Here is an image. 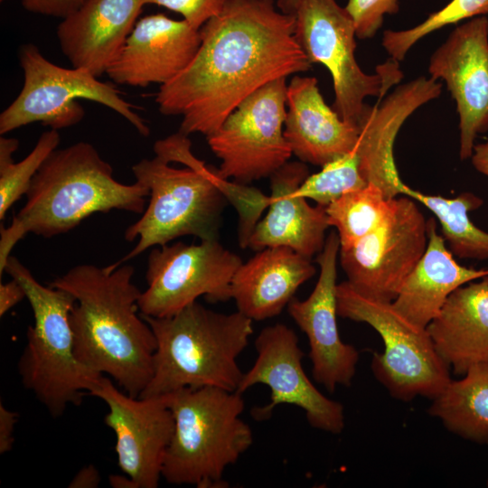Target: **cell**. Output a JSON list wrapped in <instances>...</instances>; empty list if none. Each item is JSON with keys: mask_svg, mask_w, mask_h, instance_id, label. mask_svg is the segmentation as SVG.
I'll return each mask as SVG.
<instances>
[{"mask_svg": "<svg viewBox=\"0 0 488 488\" xmlns=\"http://www.w3.org/2000/svg\"><path fill=\"white\" fill-rule=\"evenodd\" d=\"M200 35L192 61L155 96L162 114L182 116L187 136L212 134L253 92L312 67L296 39L294 14L274 0H226Z\"/></svg>", "mask_w": 488, "mask_h": 488, "instance_id": "1", "label": "cell"}, {"mask_svg": "<svg viewBox=\"0 0 488 488\" xmlns=\"http://www.w3.org/2000/svg\"><path fill=\"white\" fill-rule=\"evenodd\" d=\"M154 151V158L132 166L136 182L149 191L147 207L124 234L127 241L137 242L121 259L107 266L108 270L183 236L217 240L228 202L243 212L256 201V188L222 178L217 169L192 155L190 139L180 131L156 141Z\"/></svg>", "mask_w": 488, "mask_h": 488, "instance_id": "2", "label": "cell"}, {"mask_svg": "<svg viewBox=\"0 0 488 488\" xmlns=\"http://www.w3.org/2000/svg\"><path fill=\"white\" fill-rule=\"evenodd\" d=\"M134 273L127 264L113 270L81 264L49 286L76 298L69 320L78 361L137 398L152 378L156 341L137 314L142 291L132 283Z\"/></svg>", "mask_w": 488, "mask_h": 488, "instance_id": "3", "label": "cell"}, {"mask_svg": "<svg viewBox=\"0 0 488 488\" xmlns=\"http://www.w3.org/2000/svg\"><path fill=\"white\" fill-rule=\"evenodd\" d=\"M26 202L7 228H1L0 275L14 245L33 233L52 238L96 212L143 213L148 189L116 180L112 166L88 142L55 149L33 177Z\"/></svg>", "mask_w": 488, "mask_h": 488, "instance_id": "4", "label": "cell"}, {"mask_svg": "<svg viewBox=\"0 0 488 488\" xmlns=\"http://www.w3.org/2000/svg\"><path fill=\"white\" fill-rule=\"evenodd\" d=\"M141 316L153 330L156 350L152 378L139 397L184 388L237 391L244 374L238 357L253 333V320L239 311L215 312L197 301L172 316Z\"/></svg>", "mask_w": 488, "mask_h": 488, "instance_id": "5", "label": "cell"}, {"mask_svg": "<svg viewBox=\"0 0 488 488\" xmlns=\"http://www.w3.org/2000/svg\"><path fill=\"white\" fill-rule=\"evenodd\" d=\"M174 428L162 477L171 484L226 488V468L253 444L241 418L243 394L215 387L184 388L168 394Z\"/></svg>", "mask_w": 488, "mask_h": 488, "instance_id": "6", "label": "cell"}, {"mask_svg": "<svg viewBox=\"0 0 488 488\" xmlns=\"http://www.w3.org/2000/svg\"><path fill=\"white\" fill-rule=\"evenodd\" d=\"M4 272L23 286L33 314L17 363L21 381L52 417H61L68 406L80 405L104 376L75 356L69 317L76 298L67 290L40 284L12 255Z\"/></svg>", "mask_w": 488, "mask_h": 488, "instance_id": "7", "label": "cell"}, {"mask_svg": "<svg viewBox=\"0 0 488 488\" xmlns=\"http://www.w3.org/2000/svg\"><path fill=\"white\" fill-rule=\"evenodd\" d=\"M336 297L340 317L366 323L380 335L384 350L373 354L371 370L393 398L433 400L444 391L452 380L449 367L436 352L427 327L411 322L392 302L360 293L347 280L337 285Z\"/></svg>", "mask_w": 488, "mask_h": 488, "instance_id": "8", "label": "cell"}, {"mask_svg": "<svg viewBox=\"0 0 488 488\" xmlns=\"http://www.w3.org/2000/svg\"><path fill=\"white\" fill-rule=\"evenodd\" d=\"M18 58L23 71V88L15 99L0 114V135L31 123L40 122L52 129L80 123L85 111L78 99H88L114 110L143 136L149 127L125 100L117 88L98 80L82 68H63L47 60L33 44L22 45Z\"/></svg>", "mask_w": 488, "mask_h": 488, "instance_id": "9", "label": "cell"}, {"mask_svg": "<svg viewBox=\"0 0 488 488\" xmlns=\"http://www.w3.org/2000/svg\"><path fill=\"white\" fill-rule=\"evenodd\" d=\"M295 36L308 61L324 65L333 79V109L358 125L367 97L384 98L403 77L399 61L390 58L365 73L355 58L356 29L345 7L336 0H298L293 12Z\"/></svg>", "mask_w": 488, "mask_h": 488, "instance_id": "10", "label": "cell"}, {"mask_svg": "<svg viewBox=\"0 0 488 488\" xmlns=\"http://www.w3.org/2000/svg\"><path fill=\"white\" fill-rule=\"evenodd\" d=\"M286 79H278L246 98L206 136L221 160L218 174L248 184L270 177L286 164L292 151L284 135L286 115Z\"/></svg>", "mask_w": 488, "mask_h": 488, "instance_id": "11", "label": "cell"}, {"mask_svg": "<svg viewBox=\"0 0 488 488\" xmlns=\"http://www.w3.org/2000/svg\"><path fill=\"white\" fill-rule=\"evenodd\" d=\"M241 263L240 257L219 239L159 246L148 255L147 286L138 300L140 314L172 316L200 296L211 303L228 301L232 277Z\"/></svg>", "mask_w": 488, "mask_h": 488, "instance_id": "12", "label": "cell"}, {"mask_svg": "<svg viewBox=\"0 0 488 488\" xmlns=\"http://www.w3.org/2000/svg\"><path fill=\"white\" fill-rule=\"evenodd\" d=\"M427 220L413 199L395 197L384 221L351 246L340 248L347 281L360 293L393 302L427 245Z\"/></svg>", "mask_w": 488, "mask_h": 488, "instance_id": "13", "label": "cell"}, {"mask_svg": "<svg viewBox=\"0 0 488 488\" xmlns=\"http://www.w3.org/2000/svg\"><path fill=\"white\" fill-rule=\"evenodd\" d=\"M257 358L244 372L237 392L243 394L257 384L270 389V401L252 410L255 420L268 419L275 408L287 404L302 408L311 427L340 434L344 428L343 406L325 397L308 379L303 368L304 352L296 333L284 324L263 328L255 340Z\"/></svg>", "mask_w": 488, "mask_h": 488, "instance_id": "14", "label": "cell"}, {"mask_svg": "<svg viewBox=\"0 0 488 488\" xmlns=\"http://www.w3.org/2000/svg\"><path fill=\"white\" fill-rule=\"evenodd\" d=\"M90 395L108 408L104 423L115 433L121 471L136 488H156L174 428L167 396L132 397L106 375Z\"/></svg>", "mask_w": 488, "mask_h": 488, "instance_id": "15", "label": "cell"}, {"mask_svg": "<svg viewBox=\"0 0 488 488\" xmlns=\"http://www.w3.org/2000/svg\"><path fill=\"white\" fill-rule=\"evenodd\" d=\"M428 73L446 84L459 116V155L471 158L478 135L488 131V18L457 25L431 55Z\"/></svg>", "mask_w": 488, "mask_h": 488, "instance_id": "16", "label": "cell"}, {"mask_svg": "<svg viewBox=\"0 0 488 488\" xmlns=\"http://www.w3.org/2000/svg\"><path fill=\"white\" fill-rule=\"evenodd\" d=\"M339 252L338 234L331 231L315 259L320 273L314 290L306 299L294 296L287 305L288 314L307 337L313 378L329 392L351 386L359 361V352L342 341L337 325Z\"/></svg>", "mask_w": 488, "mask_h": 488, "instance_id": "17", "label": "cell"}, {"mask_svg": "<svg viewBox=\"0 0 488 488\" xmlns=\"http://www.w3.org/2000/svg\"><path fill=\"white\" fill-rule=\"evenodd\" d=\"M441 92V83L421 76L398 86L374 106L366 105L361 114L354 147L360 170L368 183L380 188L389 199L401 194L405 183L394 160L398 133L418 108L436 99Z\"/></svg>", "mask_w": 488, "mask_h": 488, "instance_id": "18", "label": "cell"}, {"mask_svg": "<svg viewBox=\"0 0 488 488\" xmlns=\"http://www.w3.org/2000/svg\"><path fill=\"white\" fill-rule=\"evenodd\" d=\"M200 44V30L184 19L146 15L136 22L106 74L119 85H164L190 64Z\"/></svg>", "mask_w": 488, "mask_h": 488, "instance_id": "19", "label": "cell"}, {"mask_svg": "<svg viewBox=\"0 0 488 488\" xmlns=\"http://www.w3.org/2000/svg\"><path fill=\"white\" fill-rule=\"evenodd\" d=\"M308 175L305 163L287 162L270 176L269 209L256 224L248 247L257 251L287 247L309 258L321 252L330 227L325 207H313L296 192Z\"/></svg>", "mask_w": 488, "mask_h": 488, "instance_id": "20", "label": "cell"}, {"mask_svg": "<svg viewBox=\"0 0 488 488\" xmlns=\"http://www.w3.org/2000/svg\"><path fill=\"white\" fill-rule=\"evenodd\" d=\"M143 0H84L59 23L61 50L72 67L107 73L132 32Z\"/></svg>", "mask_w": 488, "mask_h": 488, "instance_id": "21", "label": "cell"}, {"mask_svg": "<svg viewBox=\"0 0 488 488\" xmlns=\"http://www.w3.org/2000/svg\"><path fill=\"white\" fill-rule=\"evenodd\" d=\"M357 124L343 120L324 101L314 77L295 75L286 89L284 135L301 162L323 166L352 152Z\"/></svg>", "mask_w": 488, "mask_h": 488, "instance_id": "22", "label": "cell"}, {"mask_svg": "<svg viewBox=\"0 0 488 488\" xmlns=\"http://www.w3.org/2000/svg\"><path fill=\"white\" fill-rule=\"evenodd\" d=\"M315 272L309 258L290 248H266L238 267L230 296L239 313L253 321L267 320L278 315Z\"/></svg>", "mask_w": 488, "mask_h": 488, "instance_id": "23", "label": "cell"}, {"mask_svg": "<svg viewBox=\"0 0 488 488\" xmlns=\"http://www.w3.org/2000/svg\"><path fill=\"white\" fill-rule=\"evenodd\" d=\"M427 330L436 352L456 375L488 361V276L455 290Z\"/></svg>", "mask_w": 488, "mask_h": 488, "instance_id": "24", "label": "cell"}, {"mask_svg": "<svg viewBox=\"0 0 488 488\" xmlns=\"http://www.w3.org/2000/svg\"><path fill=\"white\" fill-rule=\"evenodd\" d=\"M427 236L424 254L392 302L403 315L422 327L437 315L455 290L488 276V268L467 267L454 258L432 218L427 220Z\"/></svg>", "mask_w": 488, "mask_h": 488, "instance_id": "25", "label": "cell"}, {"mask_svg": "<svg viewBox=\"0 0 488 488\" xmlns=\"http://www.w3.org/2000/svg\"><path fill=\"white\" fill-rule=\"evenodd\" d=\"M428 413L450 432L488 444V361L472 366L433 399Z\"/></svg>", "mask_w": 488, "mask_h": 488, "instance_id": "26", "label": "cell"}, {"mask_svg": "<svg viewBox=\"0 0 488 488\" xmlns=\"http://www.w3.org/2000/svg\"><path fill=\"white\" fill-rule=\"evenodd\" d=\"M401 194L421 203L440 223L442 236L449 249L462 258L488 259V232L470 220L469 212L481 207L483 201L473 192H461L455 198L430 195L415 190L406 183Z\"/></svg>", "mask_w": 488, "mask_h": 488, "instance_id": "27", "label": "cell"}, {"mask_svg": "<svg viewBox=\"0 0 488 488\" xmlns=\"http://www.w3.org/2000/svg\"><path fill=\"white\" fill-rule=\"evenodd\" d=\"M394 198H388L378 186H366L346 192L325 207L330 226L337 230L340 248L362 239L388 217Z\"/></svg>", "mask_w": 488, "mask_h": 488, "instance_id": "28", "label": "cell"}, {"mask_svg": "<svg viewBox=\"0 0 488 488\" xmlns=\"http://www.w3.org/2000/svg\"><path fill=\"white\" fill-rule=\"evenodd\" d=\"M485 14H488V0H451L414 27L401 31L386 30L381 44L390 58L400 61L423 37L446 25Z\"/></svg>", "mask_w": 488, "mask_h": 488, "instance_id": "29", "label": "cell"}, {"mask_svg": "<svg viewBox=\"0 0 488 488\" xmlns=\"http://www.w3.org/2000/svg\"><path fill=\"white\" fill-rule=\"evenodd\" d=\"M369 184L363 178L354 149L322 166L309 174L297 188V194L327 207L348 192Z\"/></svg>", "mask_w": 488, "mask_h": 488, "instance_id": "30", "label": "cell"}, {"mask_svg": "<svg viewBox=\"0 0 488 488\" xmlns=\"http://www.w3.org/2000/svg\"><path fill=\"white\" fill-rule=\"evenodd\" d=\"M58 130L43 132L33 150L18 163L13 158L0 160V220L5 218L7 211L23 194H26L32 181L42 164L60 144Z\"/></svg>", "mask_w": 488, "mask_h": 488, "instance_id": "31", "label": "cell"}, {"mask_svg": "<svg viewBox=\"0 0 488 488\" xmlns=\"http://www.w3.org/2000/svg\"><path fill=\"white\" fill-rule=\"evenodd\" d=\"M345 9L352 16L356 37L372 38L381 27L386 14L399 12V0H348Z\"/></svg>", "mask_w": 488, "mask_h": 488, "instance_id": "32", "label": "cell"}, {"mask_svg": "<svg viewBox=\"0 0 488 488\" xmlns=\"http://www.w3.org/2000/svg\"><path fill=\"white\" fill-rule=\"evenodd\" d=\"M144 5H156L180 14L193 28H200L218 15L226 0H143Z\"/></svg>", "mask_w": 488, "mask_h": 488, "instance_id": "33", "label": "cell"}, {"mask_svg": "<svg viewBox=\"0 0 488 488\" xmlns=\"http://www.w3.org/2000/svg\"><path fill=\"white\" fill-rule=\"evenodd\" d=\"M84 0H22L23 7L31 13L65 18L75 12Z\"/></svg>", "mask_w": 488, "mask_h": 488, "instance_id": "34", "label": "cell"}, {"mask_svg": "<svg viewBox=\"0 0 488 488\" xmlns=\"http://www.w3.org/2000/svg\"><path fill=\"white\" fill-rule=\"evenodd\" d=\"M18 414L0 405V454L12 450L14 437V430L17 422Z\"/></svg>", "mask_w": 488, "mask_h": 488, "instance_id": "35", "label": "cell"}, {"mask_svg": "<svg viewBox=\"0 0 488 488\" xmlns=\"http://www.w3.org/2000/svg\"><path fill=\"white\" fill-rule=\"evenodd\" d=\"M26 298L23 286L14 278L0 284V316H4L11 308Z\"/></svg>", "mask_w": 488, "mask_h": 488, "instance_id": "36", "label": "cell"}, {"mask_svg": "<svg viewBox=\"0 0 488 488\" xmlns=\"http://www.w3.org/2000/svg\"><path fill=\"white\" fill-rule=\"evenodd\" d=\"M99 482V470L93 465H89L77 473L68 486L70 488H96Z\"/></svg>", "mask_w": 488, "mask_h": 488, "instance_id": "37", "label": "cell"}, {"mask_svg": "<svg viewBox=\"0 0 488 488\" xmlns=\"http://www.w3.org/2000/svg\"><path fill=\"white\" fill-rule=\"evenodd\" d=\"M471 160L474 167L488 177V138L483 143L474 145Z\"/></svg>", "mask_w": 488, "mask_h": 488, "instance_id": "38", "label": "cell"}, {"mask_svg": "<svg viewBox=\"0 0 488 488\" xmlns=\"http://www.w3.org/2000/svg\"><path fill=\"white\" fill-rule=\"evenodd\" d=\"M108 479H109V483L112 487L136 488L133 480L127 474L125 476L113 474V475H110Z\"/></svg>", "mask_w": 488, "mask_h": 488, "instance_id": "39", "label": "cell"}, {"mask_svg": "<svg viewBox=\"0 0 488 488\" xmlns=\"http://www.w3.org/2000/svg\"><path fill=\"white\" fill-rule=\"evenodd\" d=\"M298 0H278V8L287 14H293Z\"/></svg>", "mask_w": 488, "mask_h": 488, "instance_id": "40", "label": "cell"}, {"mask_svg": "<svg viewBox=\"0 0 488 488\" xmlns=\"http://www.w3.org/2000/svg\"><path fill=\"white\" fill-rule=\"evenodd\" d=\"M5 0H0V2H4Z\"/></svg>", "mask_w": 488, "mask_h": 488, "instance_id": "41", "label": "cell"}, {"mask_svg": "<svg viewBox=\"0 0 488 488\" xmlns=\"http://www.w3.org/2000/svg\"><path fill=\"white\" fill-rule=\"evenodd\" d=\"M487 487H488V481H487Z\"/></svg>", "mask_w": 488, "mask_h": 488, "instance_id": "42", "label": "cell"}]
</instances>
